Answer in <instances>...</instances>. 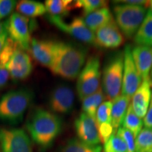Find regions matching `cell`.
Segmentation results:
<instances>
[{
    "label": "cell",
    "mask_w": 152,
    "mask_h": 152,
    "mask_svg": "<svg viewBox=\"0 0 152 152\" xmlns=\"http://www.w3.org/2000/svg\"><path fill=\"white\" fill-rule=\"evenodd\" d=\"M17 48L18 46L8 37L4 47L0 52V68L6 67Z\"/></svg>",
    "instance_id": "cell-30"
},
{
    "label": "cell",
    "mask_w": 152,
    "mask_h": 152,
    "mask_svg": "<svg viewBox=\"0 0 152 152\" xmlns=\"http://www.w3.org/2000/svg\"><path fill=\"white\" fill-rule=\"evenodd\" d=\"M7 28V23L5 22H0V34L2 33V32Z\"/></svg>",
    "instance_id": "cell-37"
},
{
    "label": "cell",
    "mask_w": 152,
    "mask_h": 152,
    "mask_svg": "<svg viewBox=\"0 0 152 152\" xmlns=\"http://www.w3.org/2000/svg\"><path fill=\"white\" fill-rule=\"evenodd\" d=\"M6 68L14 80H23L32 73L33 64L30 56L26 51L18 47Z\"/></svg>",
    "instance_id": "cell-12"
},
{
    "label": "cell",
    "mask_w": 152,
    "mask_h": 152,
    "mask_svg": "<svg viewBox=\"0 0 152 152\" xmlns=\"http://www.w3.org/2000/svg\"><path fill=\"white\" fill-rule=\"evenodd\" d=\"M151 77H152V71H151Z\"/></svg>",
    "instance_id": "cell-39"
},
{
    "label": "cell",
    "mask_w": 152,
    "mask_h": 152,
    "mask_svg": "<svg viewBox=\"0 0 152 152\" xmlns=\"http://www.w3.org/2000/svg\"><path fill=\"white\" fill-rule=\"evenodd\" d=\"M114 2H117L118 4H130V5H137V6H142L149 4V1H144V0H133V1H130V0H122V1H116Z\"/></svg>",
    "instance_id": "cell-35"
},
{
    "label": "cell",
    "mask_w": 152,
    "mask_h": 152,
    "mask_svg": "<svg viewBox=\"0 0 152 152\" xmlns=\"http://www.w3.org/2000/svg\"><path fill=\"white\" fill-rule=\"evenodd\" d=\"M16 10L23 16L30 18L42 16L47 12L45 5L33 0H23L17 3Z\"/></svg>",
    "instance_id": "cell-22"
},
{
    "label": "cell",
    "mask_w": 152,
    "mask_h": 152,
    "mask_svg": "<svg viewBox=\"0 0 152 152\" xmlns=\"http://www.w3.org/2000/svg\"><path fill=\"white\" fill-rule=\"evenodd\" d=\"M107 2L103 0H78L74 3V7L83 9L84 16L91 14L98 9L106 7Z\"/></svg>",
    "instance_id": "cell-28"
},
{
    "label": "cell",
    "mask_w": 152,
    "mask_h": 152,
    "mask_svg": "<svg viewBox=\"0 0 152 152\" xmlns=\"http://www.w3.org/2000/svg\"><path fill=\"white\" fill-rule=\"evenodd\" d=\"M55 42L47 39H32L30 50L34 59L43 66L50 68L53 60Z\"/></svg>",
    "instance_id": "cell-15"
},
{
    "label": "cell",
    "mask_w": 152,
    "mask_h": 152,
    "mask_svg": "<svg viewBox=\"0 0 152 152\" xmlns=\"http://www.w3.org/2000/svg\"><path fill=\"white\" fill-rule=\"evenodd\" d=\"M34 98L33 91L26 87L3 94L0 97V122L12 125L19 124Z\"/></svg>",
    "instance_id": "cell-3"
},
{
    "label": "cell",
    "mask_w": 152,
    "mask_h": 152,
    "mask_svg": "<svg viewBox=\"0 0 152 152\" xmlns=\"http://www.w3.org/2000/svg\"><path fill=\"white\" fill-rule=\"evenodd\" d=\"M0 152H33V143L20 128H0Z\"/></svg>",
    "instance_id": "cell-8"
},
{
    "label": "cell",
    "mask_w": 152,
    "mask_h": 152,
    "mask_svg": "<svg viewBox=\"0 0 152 152\" xmlns=\"http://www.w3.org/2000/svg\"><path fill=\"white\" fill-rule=\"evenodd\" d=\"M47 19L58 29L77 40L88 45H96L94 33L89 29L83 18L75 17L70 23L65 22L61 17L50 15L47 16Z\"/></svg>",
    "instance_id": "cell-9"
},
{
    "label": "cell",
    "mask_w": 152,
    "mask_h": 152,
    "mask_svg": "<svg viewBox=\"0 0 152 152\" xmlns=\"http://www.w3.org/2000/svg\"><path fill=\"white\" fill-rule=\"evenodd\" d=\"M8 37V33H7V28H6V29L2 32V33L0 34V52H1L4 47Z\"/></svg>",
    "instance_id": "cell-36"
},
{
    "label": "cell",
    "mask_w": 152,
    "mask_h": 152,
    "mask_svg": "<svg viewBox=\"0 0 152 152\" xmlns=\"http://www.w3.org/2000/svg\"><path fill=\"white\" fill-rule=\"evenodd\" d=\"M9 77H10V73L7 68H0V89L7 84Z\"/></svg>",
    "instance_id": "cell-34"
},
{
    "label": "cell",
    "mask_w": 152,
    "mask_h": 152,
    "mask_svg": "<svg viewBox=\"0 0 152 152\" xmlns=\"http://www.w3.org/2000/svg\"><path fill=\"white\" fill-rule=\"evenodd\" d=\"M101 78L100 61L97 56H91L80 71L77 81V94L83 101L99 88Z\"/></svg>",
    "instance_id": "cell-6"
},
{
    "label": "cell",
    "mask_w": 152,
    "mask_h": 152,
    "mask_svg": "<svg viewBox=\"0 0 152 152\" xmlns=\"http://www.w3.org/2000/svg\"><path fill=\"white\" fill-rule=\"evenodd\" d=\"M130 101L124 95H119L112 102L111 125L113 133H116L118 129L122 126Z\"/></svg>",
    "instance_id": "cell-19"
},
{
    "label": "cell",
    "mask_w": 152,
    "mask_h": 152,
    "mask_svg": "<svg viewBox=\"0 0 152 152\" xmlns=\"http://www.w3.org/2000/svg\"><path fill=\"white\" fill-rule=\"evenodd\" d=\"M111 101L104 102L101 104L96 113V122L98 127L101 142L106 143L113 133L111 125Z\"/></svg>",
    "instance_id": "cell-16"
},
{
    "label": "cell",
    "mask_w": 152,
    "mask_h": 152,
    "mask_svg": "<svg viewBox=\"0 0 152 152\" xmlns=\"http://www.w3.org/2000/svg\"><path fill=\"white\" fill-rule=\"evenodd\" d=\"M73 1L71 0H47L45 5L46 11L50 16L62 18L66 16L73 8Z\"/></svg>",
    "instance_id": "cell-25"
},
{
    "label": "cell",
    "mask_w": 152,
    "mask_h": 152,
    "mask_svg": "<svg viewBox=\"0 0 152 152\" xmlns=\"http://www.w3.org/2000/svg\"><path fill=\"white\" fill-rule=\"evenodd\" d=\"M95 43L105 49H115L123 43V36L115 20H112L95 32Z\"/></svg>",
    "instance_id": "cell-14"
},
{
    "label": "cell",
    "mask_w": 152,
    "mask_h": 152,
    "mask_svg": "<svg viewBox=\"0 0 152 152\" xmlns=\"http://www.w3.org/2000/svg\"><path fill=\"white\" fill-rule=\"evenodd\" d=\"M124 53H115L110 58L104 66L103 71V90L104 94L110 100L113 101L119 96L122 89Z\"/></svg>",
    "instance_id": "cell-5"
},
{
    "label": "cell",
    "mask_w": 152,
    "mask_h": 152,
    "mask_svg": "<svg viewBox=\"0 0 152 152\" xmlns=\"http://www.w3.org/2000/svg\"><path fill=\"white\" fill-rule=\"evenodd\" d=\"M135 152H152V130L144 128L135 139Z\"/></svg>",
    "instance_id": "cell-27"
},
{
    "label": "cell",
    "mask_w": 152,
    "mask_h": 152,
    "mask_svg": "<svg viewBox=\"0 0 152 152\" xmlns=\"http://www.w3.org/2000/svg\"><path fill=\"white\" fill-rule=\"evenodd\" d=\"M75 94L70 86L65 84L57 85L49 95L48 106L52 113L66 114L73 111Z\"/></svg>",
    "instance_id": "cell-11"
},
{
    "label": "cell",
    "mask_w": 152,
    "mask_h": 152,
    "mask_svg": "<svg viewBox=\"0 0 152 152\" xmlns=\"http://www.w3.org/2000/svg\"><path fill=\"white\" fill-rule=\"evenodd\" d=\"M104 99V93L102 87H99L94 94L87 96L83 101L82 109L84 113L96 119V111Z\"/></svg>",
    "instance_id": "cell-23"
},
{
    "label": "cell",
    "mask_w": 152,
    "mask_h": 152,
    "mask_svg": "<svg viewBox=\"0 0 152 152\" xmlns=\"http://www.w3.org/2000/svg\"><path fill=\"white\" fill-rule=\"evenodd\" d=\"M17 2L14 0H0V18H4L14 11Z\"/></svg>",
    "instance_id": "cell-32"
},
{
    "label": "cell",
    "mask_w": 152,
    "mask_h": 152,
    "mask_svg": "<svg viewBox=\"0 0 152 152\" xmlns=\"http://www.w3.org/2000/svg\"><path fill=\"white\" fill-rule=\"evenodd\" d=\"M131 52L133 61L142 79L149 78L152 66V47L137 45Z\"/></svg>",
    "instance_id": "cell-18"
},
{
    "label": "cell",
    "mask_w": 152,
    "mask_h": 152,
    "mask_svg": "<svg viewBox=\"0 0 152 152\" xmlns=\"http://www.w3.org/2000/svg\"><path fill=\"white\" fill-rule=\"evenodd\" d=\"M104 152H128L124 140L116 133H113L108 141L104 143Z\"/></svg>",
    "instance_id": "cell-29"
},
{
    "label": "cell",
    "mask_w": 152,
    "mask_h": 152,
    "mask_svg": "<svg viewBox=\"0 0 152 152\" xmlns=\"http://www.w3.org/2000/svg\"><path fill=\"white\" fill-rule=\"evenodd\" d=\"M0 20H1V18H0Z\"/></svg>",
    "instance_id": "cell-40"
},
{
    "label": "cell",
    "mask_w": 152,
    "mask_h": 152,
    "mask_svg": "<svg viewBox=\"0 0 152 152\" xmlns=\"http://www.w3.org/2000/svg\"><path fill=\"white\" fill-rule=\"evenodd\" d=\"M143 121L137 115L132 109V104H130L127 110L126 114L123 120L122 127L130 131L134 137H137L139 133L141 132L143 126Z\"/></svg>",
    "instance_id": "cell-26"
},
{
    "label": "cell",
    "mask_w": 152,
    "mask_h": 152,
    "mask_svg": "<svg viewBox=\"0 0 152 152\" xmlns=\"http://www.w3.org/2000/svg\"><path fill=\"white\" fill-rule=\"evenodd\" d=\"M116 134L126 143L128 152H135V137L130 131L121 126L118 129Z\"/></svg>",
    "instance_id": "cell-31"
},
{
    "label": "cell",
    "mask_w": 152,
    "mask_h": 152,
    "mask_svg": "<svg viewBox=\"0 0 152 152\" xmlns=\"http://www.w3.org/2000/svg\"><path fill=\"white\" fill-rule=\"evenodd\" d=\"M87 54V49L81 45L55 42L53 60L49 69L55 75L73 80L80 73Z\"/></svg>",
    "instance_id": "cell-1"
},
{
    "label": "cell",
    "mask_w": 152,
    "mask_h": 152,
    "mask_svg": "<svg viewBox=\"0 0 152 152\" xmlns=\"http://www.w3.org/2000/svg\"><path fill=\"white\" fill-rule=\"evenodd\" d=\"M130 45H126L124 51V73L122 83V95L132 99L133 95L141 85L142 77L133 61Z\"/></svg>",
    "instance_id": "cell-10"
},
{
    "label": "cell",
    "mask_w": 152,
    "mask_h": 152,
    "mask_svg": "<svg viewBox=\"0 0 152 152\" xmlns=\"http://www.w3.org/2000/svg\"><path fill=\"white\" fill-rule=\"evenodd\" d=\"M113 19V16L108 7L98 9L91 14L86 15L83 18L86 26L93 33Z\"/></svg>",
    "instance_id": "cell-20"
},
{
    "label": "cell",
    "mask_w": 152,
    "mask_h": 152,
    "mask_svg": "<svg viewBox=\"0 0 152 152\" xmlns=\"http://www.w3.org/2000/svg\"><path fill=\"white\" fill-rule=\"evenodd\" d=\"M143 123L146 128L151 129L152 130V91L149 108H148L147 113H146L145 116L144 118Z\"/></svg>",
    "instance_id": "cell-33"
},
{
    "label": "cell",
    "mask_w": 152,
    "mask_h": 152,
    "mask_svg": "<svg viewBox=\"0 0 152 152\" xmlns=\"http://www.w3.org/2000/svg\"><path fill=\"white\" fill-rule=\"evenodd\" d=\"M134 41L137 45L152 47V12L150 10L134 36Z\"/></svg>",
    "instance_id": "cell-21"
},
{
    "label": "cell",
    "mask_w": 152,
    "mask_h": 152,
    "mask_svg": "<svg viewBox=\"0 0 152 152\" xmlns=\"http://www.w3.org/2000/svg\"><path fill=\"white\" fill-rule=\"evenodd\" d=\"M7 30L9 39L25 51L30 50L33 25L30 19L19 13H14L7 20Z\"/></svg>",
    "instance_id": "cell-7"
},
{
    "label": "cell",
    "mask_w": 152,
    "mask_h": 152,
    "mask_svg": "<svg viewBox=\"0 0 152 152\" xmlns=\"http://www.w3.org/2000/svg\"><path fill=\"white\" fill-rule=\"evenodd\" d=\"M75 129L78 139L90 145H99L101 140L96 119L83 112L75 121Z\"/></svg>",
    "instance_id": "cell-13"
},
{
    "label": "cell",
    "mask_w": 152,
    "mask_h": 152,
    "mask_svg": "<svg viewBox=\"0 0 152 152\" xmlns=\"http://www.w3.org/2000/svg\"><path fill=\"white\" fill-rule=\"evenodd\" d=\"M113 14L120 30L128 39H130L141 26L147 11L142 6L118 4L113 7Z\"/></svg>",
    "instance_id": "cell-4"
},
{
    "label": "cell",
    "mask_w": 152,
    "mask_h": 152,
    "mask_svg": "<svg viewBox=\"0 0 152 152\" xmlns=\"http://www.w3.org/2000/svg\"><path fill=\"white\" fill-rule=\"evenodd\" d=\"M149 7H150V9H149V10L151 11V12H152V1H149Z\"/></svg>",
    "instance_id": "cell-38"
},
{
    "label": "cell",
    "mask_w": 152,
    "mask_h": 152,
    "mask_svg": "<svg viewBox=\"0 0 152 152\" xmlns=\"http://www.w3.org/2000/svg\"><path fill=\"white\" fill-rule=\"evenodd\" d=\"M151 80H143L140 87L133 95L132 98V106L134 113L140 118H144L147 113L151 99Z\"/></svg>",
    "instance_id": "cell-17"
},
{
    "label": "cell",
    "mask_w": 152,
    "mask_h": 152,
    "mask_svg": "<svg viewBox=\"0 0 152 152\" xmlns=\"http://www.w3.org/2000/svg\"><path fill=\"white\" fill-rule=\"evenodd\" d=\"M58 152H102V147L100 145H90L79 139L71 138L61 147Z\"/></svg>",
    "instance_id": "cell-24"
},
{
    "label": "cell",
    "mask_w": 152,
    "mask_h": 152,
    "mask_svg": "<svg viewBox=\"0 0 152 152\" xmlns=\"http://www.w3.org/2000/svg\"><path fill=\"white\" fill-rule=\"evenodd\" d=\"M32 141L42 151H46L54 144L62 129V120L58 115L42 108H37L26 123Z\"/></svg>",
    "instance_id": "cell-2"
}]
</instances>
